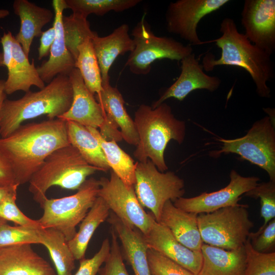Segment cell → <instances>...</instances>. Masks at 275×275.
Returning <instances> with one entry per match:
<instances>
[{"label": "cell", "mask_w": 275, "mask_h": 275, "mask_svg": "<svg viewBox=\"0 0 275 275\" xmlns=\"http://www.w3.org/2000/svg\"><path fill=\"white\" fill-rule=\"evenodd\" d=\"M107 119L120 128L122 139L127 143L137 146L139 136L134 121L124 107V100L119 90L110 84L103 86L95 96Z\"/></svg>", "instance_id": "26"}, {"label": "cell", "mask_w": 275, "mask_h": 275, "mask_svg": "<svg viewBox=\"0 0 275 275\" xmlns=\"http://www.w3.org/2000/svg\"><path fill=\"white\" fill-rule=\"evenodd\" d=\"M66 121L69 143L77 149L86 161L101 171L110 170L100 144L88 128L74 121Z\"/></svg>", "instance_id": "28"}, {"label": "cell", "mask_w": 275, "mask_h": 275, "mask_svg": "<svg viewBox=\"0 0 275 275\" xmlns=\"http://www.w3.org/2000/svg\"><path fill=\"white\" fill-rule=\"evenodd\" d=\"M86 127L98 141L112 171L127 187H134L137 162H135L131 157L118 145L115 141L105 140L97 129Z\"/></svg>", "instance_id": "29"}, {"label": "cell", "mask_w": 275, "mask_h": 275, "mask_svg": "<svg viewBox=\"0 0 275 275\" xmlns=\"http://www.w3.org/2000/svg\"><path fill=\"white\" fill-rule=\"evenodd\" d=\"M13 8L20 20V30L15 38L29 57L34 38L41 36L42 29L51 20L54 14L50 10L28 0L14 1Z\"/></svg>", "instance_id": "24"}, {"label": "cell", "mask_w": 275, "mask_h": 275, "mask_svg": "<svg viewBox=\"0 0 275 275\" xmlns=\"http://www.w3.org/2000/svg\"><path fill=\"white\" fill-rule=\"evenodd\" d=\"M52 5L54 18L53 26L56 30V37L51 46L49 57L37 68L41 79L49 83L58 75L68 76L75 68V60L68 50L64 39L62 18L66 9L64 0H53Z\"/></svg>", "instance_id": "19"}, {"label": "cell", "mask_w": 275, "mask_h": 275, "mask_svg": "<svg viewBox=\"0 0 275 275\" xmlns=\"http://www.w3.org/2000/svg\"><path fill=\"white\" fill-rule=\"evenodd\" d=\"M244 195L260 199V214L264 219L263 224L257 231H260L271 219L275 218V181L269 180L258 183Z\"/></svg>", "instance_id": "36"}, {"label": "cell", "mask_w": 275, "mask_h": 275, "mask_svg": "<svg viewBox=\"0 0 275 275\" xmlns=\"http://www.w3.org/2000/svg\"><path fill=\"white\" fill-rule=\"evenodd\" d=\"M248 207L238 204L198 214V227L203 243L230 250L243 246L254 227Z\"/></svg>", "instance_id": "6"}, {"label": "cell", "mask_w": 275, "mask_h": 275, "mask_svg": "<svg viewBox=\"0 0 275 275\" xmlns=\"http://www.w3.org/2000/svg\"><path fill=\"white\" fill-rule=\"evenodd\" d=\"M73 90V99L70 108L59 119L72 121L86 127L99 128L101 136L116 142L123 140L118 128L108 119L94 95L85 85L77 69L68 75Z\"/></svg>", "instance_id": "11"}, {"label": "cell", "mask_w": 275, "mask_h": 275, "mask_svg": "<svg viewBox=\"0 0 275 275\" xmlns=\"http://www.w3.org/2000/svg\"><path fill=\"white\" fill-rule=\"evenodd\" d=\"M66 9H70L72 14L87 19L94 14L103 16L110 11L121 12L131 9L141 0H64Z\"/></svg>", "instance_id": "32"}, {"label": "cell", "mask_w": 275, "mask_h": 275, "mask_svg": "<svg viewBox=\"0 0 275 275\" xmlns=\"http://www.w3.org/2000/svg\"><path fill=\"white\" fill-rule=\"evenodd\" d=\"M4 66L3 62V54L0 52V67Z\"/></svg>", "instance_id": "47"}, {"label": "cell", "mask_w": 275, "mask_h": 275, "mask_svg": "<svg viewBox=\"0 0 275 275\" xmlns=\"http://www.w3.org/2000/svg\"><path fill=\"white\" fill-rule=\"evenodd\" d=\"M230 178L229 183L218 190L204 192L191 198L182 197L175 200L173 204L177 208L197 214L210 213L238 204L241 196L254 188L260 181L259 177H244L234 170L231 171Z\"/></svg>", "instance_id": "14"}, {"label": "cell", "mask_w": 275, "mask_h": 275, "mask_svg": "<svg viewBox=\"0 0 275 275\" xmlns=\"http://www.w3.org/2000/svg\"><path fill=\"white\" fill-rule=\"evenodd\" d=\"M230 2L229 0H178L171 2L165 14L168 32L174 34L189 45L203 44L197 33L201 20L217 11Z\"/></svg>", "instance_id": "13"}, {"label": "cell", "mask_w": 275, "mask_h": 275, "mask_svg": "<svg viewBox=\"0 0 275 275\" xmlns=\"http://www.w3.org/2000/svg\"><path fill=\"white\" fill-rule=\"evenodd\" d=\"M221 36L205 43L213 42L221 49V56L207 53L202 65L204 71H212L218 66H229L245 70L255 84L256 91L262 98L270 97L271 91L267 82L274 77V64L271 55L251 43L244 34L238 31L234 19L224 18L221 24Z\"/></svg>", "instance_id": "2"}, {"label": "cell", "mask_w": 275, "mask_h": 275, "mask_svg": "<svg viewBox=\"0 0 275 275\" xmlns=\"http://www.w3.org/2000/svg\"><path fill=\"white\" fill-rule=\"evenodd\" d=\"M98 197H101L118 218L143 234L151 228L154 217L147 213L140 203L134 187H127L112 171L109 179L101 177Z\"/></svg>", "instance_id": "12"}, {"label": "cell", "mask_w": 275, "mask_h": 275, "mask_svg": "<svg viewBox=\"0 0 275 275\" xmlns=\"http://www.w3.org/2000/svg\"><path fill=\"white\" fill-rule=\"evenodd\" d=\"M5 80L0 79V113L4 101L7 99V94L5 91Z\"/></svg>", "instance_id": "45"}, {"label": "cell", "mask_w": 275, "mask_h": 275, "mask_svg": "<svg viewBox=\"0 0 275 275\" xmlns=\"http://www.w3.org/2000/svg\"><path fill=\"white\" fill-rule=\"evenodd\" d=\"M248 238L253 248L261 253H269L275 245V218L260 231L250 232Z\"/></svg>", "instance_id": "40"}, {"label": "cell", "mask_w": 275, "mask_h": 275, "mask_svg": "<svg viewBox=\"0 0 275 275\" xmlns=\"http://www.w3.org/2000/svg\"><path fill=\"white\" fill-rule=\"evenodd\" d=\"M100 169L88 163L77 149L71 144L51 153L29 181V191L41 206L48 189L59 186L78 190L89 176Z\"/></svg>", "instance_id": "5"}, {"label": "cell", "mask_w": 275, "mask_h": 275, "mask_svg": "<svg viewBox=\"0 0 275 275\" xmlns=\"http://www.w3.org/2000/svg\"><path fill=\"white\" fill-rule=\"evenodd\" d=\"M18 185L7 160L0 151V186Z\"/></svg>", "instance_id": "43"}, {"label": "cell", "mask_w": 275, "mask_h": 275, "mask_svg": "<svg viewBox=\"0 0 275 275\" xmlns=\"http://www.w3.org/2000/svg\"><path fill=\"white\" fill-rule=\"evenodd\" d=\"M75 68L79 71L84 83L93 95L102 90L99 65L94 50L92 39L86 40L77 48Z\"/></svg>", "instance_id": "31"}, {"label": "cell", "mask_w": 275, "mask_h": 275, "mask_svg": "<svg viewBox=\"0 0 275 275\" xmlns=\"http://www.w3.org/2000/svg\"><path fill=\"white\" fill-rule=\"evenodd\" d=\"M41 229L12 226L4 223L0 226V248L21 244H41Z\"/></svg>", "instance_id": "35"}, {"label": "cell", "mask_w": 275, "mask_h": 275, "mask_svg": "<svg viewBox=\"0 0 275 275\" xmlns=\"http://www.w3.org/2000/svg\"><path fill=\"white\" fill-rule=\"evenodd\" d=\"M184 180L175 173L159 171L148 159L136 163L134 188L142 206L149 209L159 222L164 205L168 201L174 202L185 193Z\"/></svg>", "instance_id": "10"}, {"label": "cell", "mask_w": 275, "mask_h": 275, "mask_svg": "<svg viewBox=\"0 0 275 275\" xmlns=\"http://www.w3.org/2000/svg\"><path fill=\"white\" fill-rule=\"evenodd\" d=\"M246 264L243 275H275V252L255 251L248 238L244 245Z\"/></svg>", "instance_id": "34"}, {"label": "cell", "mask_w": 275, "mask_h": 275, "mask_svg": "<svg viewBox=\"0 0 275 275\" xmlns=\"http://www.w3.org/2000/svg\"><path fill=\"white\" fill-rule=\"evenodd\" d=\"M0 275H57L30 244L0 248Z\"/></svg>", "instance_id": "20"}, {"label": "cell", "mask_w": 275, "mask_h": 275, "mask_svg": "<svg viewBox=\"0 0 275 275\" xmlns=\"http://www.w3.org/2000/svg\"><path fill=\"white\" fill-rule=\"evenodd\" d=\"M7 223V221L0 218V226L4 223Z\"/></svg>", "instance_id": "48"}, {"label": "cell", "mask_w": 275, "mask_h": 275, "mask_svg": "<svg viewBox=\"0 0 275 275\" xmlns=\"http://www.w3.org/2000/svg\"><path fill=\"white\" fill-rule=\"evenodd\" d=\"M144 236L149 249L159 252L194 275H198L202 264L201 252L192 251L182 245L167 228L154 218L150 230Z\"/></svg>", "instance_id": "18"}, {"label": "cell", "mask_w": 275, "mask_h": 275, "mask_svg": "<svg viewBox=\"0 0 275 275\" xmlns=\"http://www.w3.org/2000/svg\"><path fill=\"white\" fill-rule=\"evenodd\" d=\"M17 185L11 186H0V204L10 194L17 192Z\"/></svg>", "instance_id": "44"}, {"label": "cell", "mask_w": 275, "mask_h": 275, "mask_svg": "<svg viewBox=\"0 0 275 275\" xmlns=\"http://www.w3.org/2000/svg\"><path fill=\"white\" fill-rule=\"evenodd\" d=\"M241 23L249 40L271 56L275 50V1H244Z\"/></svg>", "instance_id": "16"}, {"label": "cell", "mask_w": 275, "mask_h": 275, "mask_svg": "<svg viewBox=\"0 0 275 275\" xmlns=\"http://www.w3.org/2000/svg\"><path fill=\"white\" fill-rule=\"evenodd\" d=\"M72 99L69 77L61 74L39 91H30L16 100L6 99L0 113V138L7 137L25 121L42 115L59 118L70 108Z\"/></svg>", "instance_id": "3"}, {"label": "cell", "mask_w": 275, "mask_h": 275, "mask_svg": "<svg viewBox=\"0 0 275 275\" xmlns=\"http://www.w3.org/2000/svg\"><path fill=\"white\" fill-rule=\"evenodd\" d=\"M17 192L9 195L0 204V218L13 222L22 227L42 229L37 220L28 217L17 207L16 204Z\"/></svg>", "instance_id": "38"}, {"label": "cell", "mask_w": 275, "mask_h": 275, "mask_svg": "<svg viewBox=\"0 0 275 275\" xmlns=\"http://www.w3.org/2000/svg\"><path fill=\"white\" fill-rule=\"evenodd\" d=\"M56 37V30L53 26L42 32L38 47L39 60L49 55Z\"/></svg>", "instance_id": "42"}, {"label": "cell", "mask_w": 275, "mask_h": 275, "mask_svg": "<svg viewBox=\"0 0 275 275\" xmlns=\"http://www.w3.org/2000/svg\"><path fill=\"white\" fill-rule=\"evenodd\" d=\"M92 42L100 69L102 86L109 84V72L115 61L119 56L130 52L134 47L129 34V26L122 24L104 37L97 35L92 39Z\"/></svg>", "instance_id": "21"}, {"label": "cell", "mask_w": 275, "mask_h": 275, "mask_svg": "<svg viewBox=\"0 0 275 275\" xmlns=\"http://www.w3.org/2000/svg\"><path fill=\"white\" fill-rule=\"evenodd\" d=\"M197 216L177 208L169 200L163 206L158 223L167 228L182 245L192 251L201 252L204 243Z\"/></svg>", "instance_id": "23"}, {"label": "cell", "mask_w": 275, "mask_h": 275, "mask_svg": "<svg viewBox=\"0 0 275 275\" xmlns=\"http://www.w3.org/2000/svg\"><path fill=\"white\" fill-rule=\"evenodd\" d=\"M111 233V249L101 275H129L123 262L118 237L112 228Z\"/></svg>", "instance_id": "39"}, {"label": "cell", "mask_w": 275, "mask_h": 275, "mask_svg": "<svg viewBox=\"0 0 275 275\" xmlns=\"http://www.w3.org/2000/svg\"><path fill=\"white\" fill-rule=\"evenodd\" d=\"M41 244L48 250L58 275H71L75 259L64 235L53 228L41 229Z\"/></svg>", "instance_id": "30"}, {"label": "cell", "mask_w": 275, "mask_h": 275, "mask_svg": "<svg viewBox=\"0 0 275 275\" xmlns=\"http://www.w3.org/2000/svg\"><path fill=\"white\" fill-rule=\"evenodd\" d=\"M217 140L223 144L221 149L213 151L212 156L237 154L265 170L269 180L275 181V128L271 117L256 121L242 137Z\"/></svg>", "instance_id": "9"}, {"label": "cell", "mask_w": 275, "mask_h": 275, "mask_svg": "<svg viewBox=\"0 0 275 275\" xmlns=\"http://www.w3.org/2000/svg\"><path fill=\"white\" fill-rule=\"evenodd\" d=\"M110 210L100 197H97L93 205L80 222L79 229L68 244L75 260L85 258L90 240L98 226L108 217Z\"/></svg>", "instance_id": "27"}, {"label": "cell", "mask_w": 275, "mask_h": 275, "mask_svg": "<svg viewBox=\"0 0 275 275\" xmlns=\"http://www.w3.org/2000/svg\"><path fill=\"white\" fill-rule=\"evenodd\" d=\"M99 180L87 179L73 195L58 199L46 198L41 206L42 216L37 219L42 228H53L62 233L67 241L75 235L81 222L98 197Z\"/></svg>", "instance_id": "7"}, {"label": "cell", "mask_w": 275, "mask_h": 275, "mask_svg": "<svg viewBox=\"0 0 275 275\" xmlns=\"http://www.w3.org/2000/svg\"><path fill=\"white\" fill-rule=\"evenodd\" d=\"M134 44L125 63L130 72L147 75L156 60L169 59L180 61L193 52L189 44L184 45L173 38L155 35L144 17L131 31Z\"/></svg>", "instance_id": "8"}, {"label": "cell", "mask_w": 275, "mask_h": 275, "mask_svg": "<svg viewBox=\"0 0 275 275\" xmlns=\"http://www.w3.org/2000/svg\"><path fill=\"white\" fill-rule=\"evenodd\" d=\"M108 217V222L122 243L125 256L134 275H151L147 257L149 248L144 235L114 213L109 214Z\"/></svg>", "instance_id": "22"}, {"label": "cell", "mask_w": 275, "mask_h": 275, "mask_svg": "<svg viewBox=\"0 0 275 275\" xmlns=\"http://www.w3.org/2000/svg\"><path fill=\"white\" fill-rule=\"evenodd\" d=\"M133 121L139 136L134 157L139 162L150 159L161 172L168 170L164 158L165 149L171 140L179 144L183 142L185 122L176 119L170 106L164 102L155 108L140 105Z\"/></svg>", "instance_id": "4"}, {"label": "cell", "mask_w": 275, "mask_h": 275, "mask_svg": "<svg viewBox=\"0 0 275 275\" xmlns=\"http://www.w3.org/2000/svg\"><path fill=\"white\" fill-rule=\"evenodd\" d=\"M111 249V243L105 239L99 251L90 259L79 260V267L74 275H97L101 265L107 258Z\"/></svg>", "instance_id": "41"}, {"label": "cell", "mask_w": 275, "mask_h": 275, "mask_svg": "<svg viewBox=\"0 0 275 275\" xmlns=\"http://www.w3.org/2000/svg\"><path fill=\"white\" fill-rule=\"evenodd\" d=\"M62 24L66 46L75 60L78 47L88 39H93L97 33L91 30L87 19L72 14L63 16Z\"/></svg>", "instance_id": "33"}, {"label": "cell", "mask_w": 275, "mask_h": 275, "mask_svg": "<svg viewBox=\"0 0 275 275\" xmlns=\"http://www.w3.org/2000/svg\"><path fill=\"white\" fill-rule=\"evenodd\" d=\"M180 62L181 72L179 77L152 104V108L157 107L170 98L183 101L190 93L196 90H206L213 92L220 87L221 79L217 76L207 74L194 52L184 57Z\"/></svg>", "instance_id": "17"}, {"label": "cell", "mask_w": 275, "mask_h": 275, "mask_svg": "<svg viewBox=\"0 0 275 275\" xmlns=\"http://www.w3.org/2000/svg\"><path fill=\"white\" fill-rule=\"evenodd\" d=\"M3 47L4 65L8 70L5 82V91L10 95L18 91L25 93L32 86L43 88L45 85L35 67L34 60L30 63L29 58L10 31L4 33L1 38Z\"/></svg>", "instance_id": "15"}, {"label": "cell", "mask_w": 275, "mask_h": 275, "mask_svg": "<svg viewBox=\"0 0 275 275\" xmlns=\"http://www.w3.org/2000/svg\"><path fill=\"white\" fill-rule=\"evenodd\" d=\"M147 257L151 275H194L159 252L149 249Z\"/></svg>", "instance_id": "37"}, {"label": "cell", "mask_w": 275, "mask_h": 275, "mask_svg": "<svg viewBox=\"0 0 275 275\" xmlns=\"http://www.w3.org/2000/svg\"><path fill=\"white\" fill-rule=\"evenodd\" d=\"M10 14V12L6 9H0V19L4 18Z\"/></svg>", "instance_id": "46"}, {"label": "cell", "mask_w": 275, "mask_h": 275, "mask_svg": "<svg viewBox=\"0 0 275 275\" xmlns=\"http://www.w3.org/2000/svg\"><path fill=\"white\" fill-rule=\"evenodd\" d=\"M202 264L198 275H243L246 264L244 246L226 250L203 243Z\"/></svg>", "instance_id": "25"}, {"label": "cell", "mask_w": 275, "mask_h": 275, "mask_svg": "<svg viewBox=\"0 0 275 275\" xmlns=\"http://www.w3.org/2000/svg\"><path fill=\"white\" fill-rule=\"evenodd\" d=\"M69 144L66 121L56 118L21 124L7 137L0 138V151L20 185L29 182L51 153Z\"/></svg>", "instance_id": "1"}]
</instances>
